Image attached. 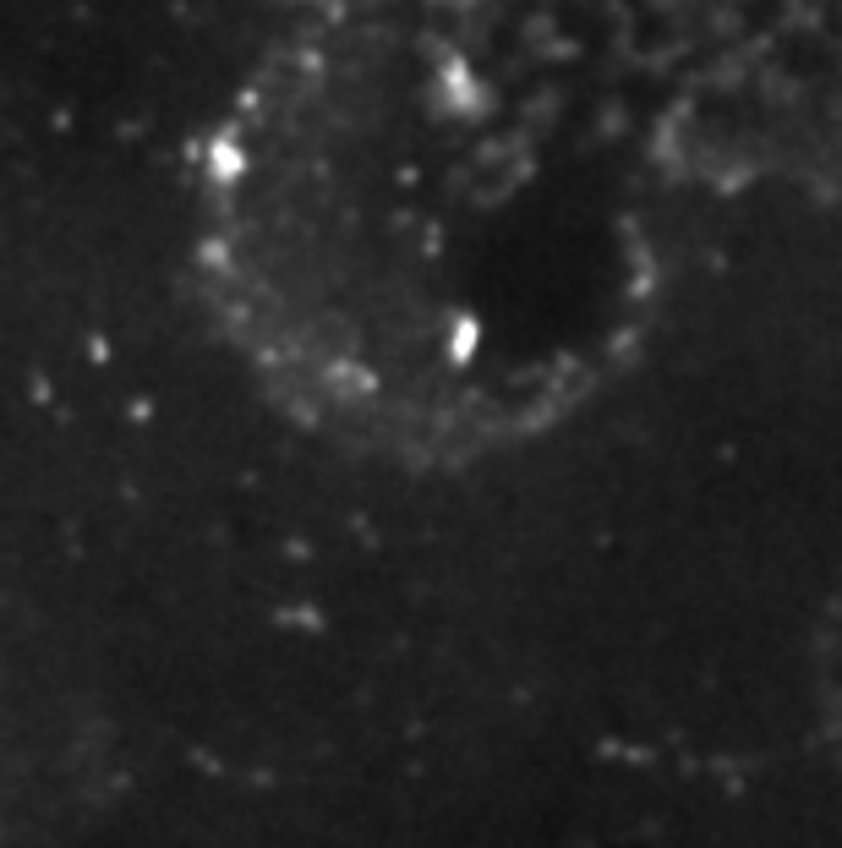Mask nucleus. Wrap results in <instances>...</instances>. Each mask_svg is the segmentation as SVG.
I'll return each instance as SVG.
<instances>
[{
  "instance_id": "nucleus-1",
  "label": "nucleus",
  "mask_w": 842,
  "mask_h": 848,
  "mask_svg": "<svg viewBox=\"0 0 842 848\" xmlns=\"http://www.w3.org/2000/svg\"><path fill=\"white\" fill-rule=\"evenodd\" d=\"M826 706H832L837 739H842V613L832 619V652H826Z\"/></svg>"
}]
</instances>
